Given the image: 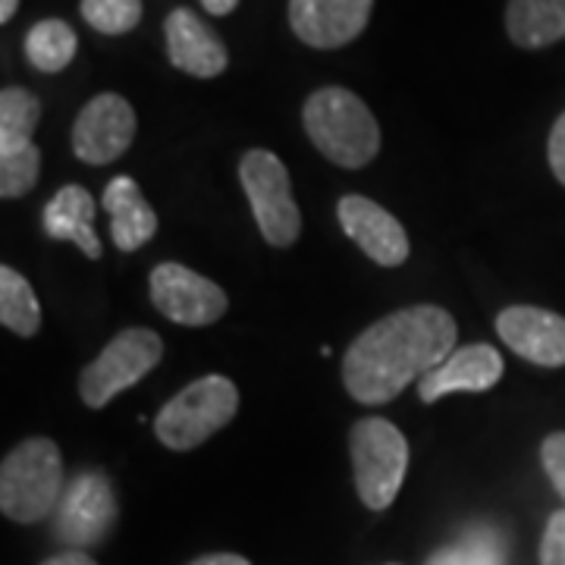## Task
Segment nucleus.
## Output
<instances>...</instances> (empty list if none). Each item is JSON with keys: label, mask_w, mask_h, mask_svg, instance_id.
<instances>
[{"label": "nucleus", "mask_w": 565, "mask_h": 565, "mask_svg": "<svg viewBox=\"0 0 565 565\" xmlns=\"http://www.w3.org/2000/svg\"><path fill=\"white\" fill-rule=\"evenodd\" d=\"M459 327L440 305H412L371 323L343 359V384L362 405L396 399L456 352Z\"/></svg>", "instance_id": "nucleus-1"}, {"label": "nucleus", "mask_w": 565, "mask_h": 565, "mask_svg": "<svg viewBox=\"0 0 565 565\" xmlns=\"http://www.w3.org/2000/svg\"><path fill=\"white\" fill-rule=\"evenodd\" d=\"M302 122L323 158L345 170L367 167L381 151V126L374 114L355 92L340 85L318 88L305 102Z\"/></svg>", "instance_id": "nucleus-2"}, {"label": "nucleus", "mask_w": 565, "mask_h": 565, "mask_svg": "<svg viewBox=\"0 0 565 565\" xmlns=\"http://www.w3.org/2000/svg\"><path fill=\"white\" fill-rule=\"evenodd\" d=\"M63 500V456L54 440L32 437L0 465V512L32 525L57 512Z\"/></svg>", "instance_id": "nucleus-3"}, {"label": "nucleus", "mask_w": 565, "mask_h": 565, "mask_svg": "<svg viewBox=\"0 0 565 565\" xmlns=\"http://www.w3.org/2000/svg\"><path fill=\"white\" fill-rule=\"evenodd\" d=\"M236 412H239L236 384L221 374H207L163 405L154 418V434L167 449L189 452L233 422Z\"/></svg>", "instance_id": "nucleus-4"}, {"label": "nucleus", "mask_w": 565, "mask_h": 565, "mask_svg": "<svg viewBox=\"0 0 565 565\" xmlns=\"http://www.w3.org/2000/svg\"><path fill=\"white\" fill-rule=\"evenodd\" d=\"M355 490L367 509H386L399 497L408 471V444L403 430L386 418H364L349 437Z\"/></svg>", "instance_id": "nucleus-5"}, {"label": "nucleus", "mask_w": 565, "mask_h": 565, "mask_svg": "<svg viewBox=\"0 0 565 565\" xmlns=\"http://www.w3.org/2000/svg\"><path fill=\"white\" fill-rule=\"evenodd\" d=\"M239 180L264 239L277 248L296 243L302 233V214L292 202L286 163L267 148H252L239 163Z\"/></svg>", "instance_id": "nucleus-6"}, {"label": "nucleus", "mask_w": 565, "mask_h": 565, "mask_svg": "<svg viewBox=\"0 0 565 565\" xmlns=\"http://www.w3.org/2000/svg\"><path fill=\"white\" fill-rule=\"evenodd\" d=\"M41 102L20 85L0 92V195L22 199L35 189L41 173V151L32 141L39 129Z\"/></svg>", "instance_id": "nucleus-7"}, {"label": "nucleus", "mask_w": 565, "mask_h": 565, "mask_svg": "<svg viewBox=\"0 0 565 565\" xmlns=\"http://www.w3.org/2000/svg\"><path fill=\"white\" fill-rule=\"evenodd\" d=\"M163 359L161 337L148 327H129L104 345V352L82 371L79 396L88 408H104L122 390L136 386Z\"/></svg>", "instance_id": "nucleus-8"}, {"label": "nucleus", "mask_w": 565, "mask_h": 565, "mask_svg": "<svg viewBox=\"0 0 565 565\" xmlns=\"http://www.w3.org/2000/svg\"><path fill=\"white\" fill-rule=\"evenodd\" d=\"M151 302L163 318L182 327H207L226 315V292L185 264H158L151 270Z\"/></svg>", "instance_id": "nucleus-9"}, {"label": "nucleus", "mask_w": 565, "mask_h": 565, "mask_svg": "<svg viewBox=\"0 0 565 565\" xmlns=\"http://www.w3.org/2000/svg\"><path fill=\"white\" fill-rule=\"evenodd\" d=\"M117 522V497L102 471H82L73 484L63 490L54 519V537L63 544L95 546L107 537Z\"/></svg>", "instance_id": "nucleus-10"}, {"label": "nucleus", "mask_w": 565, "mask_h": 565, "mask_svg": "<svg viewBox=\"0 0 565 565\" xmlns=\"http://www.w3.org/2000/svg\"><path fill=\"white\" fill-rule=\"evenodd\" d=\"M136 139V110L122 95L104 92L79 110L73 122V151L85 163H114Z\"/></svg>", "instance_id": "nucleus-11"}, {"label": "nucleus", "mask_w": 565, "mask_h": 565, "mask_svg": "<svg viewBox=\"0 0 565 565\" xmlns=\"http://www.w3.org/2000/svg\"><path fill=\"white\" fill-rule=\"evenodd\" d=\"M371 10L374 0H289V25L308 47L333 51L362 35Z\"/></svg>", "instance_id": "nucleus-12"}, {"label": "nucleus", "mask_w": 565, "mask_h": 565, "mask_svg": "<svg viewBox=\"0 0 565 565\" xmlns=\"http://www.w3.org/2000/svg\"><path fill=\"white\" fill-rule=\"evenodd\" d=\"M337 217L345 236L362 248L364 255L381 267H399L408 258V236L403 223L396 221L386 207L364 199L345 195L337 204Z\"/></svg>", "instance_id": "nucleus-13"}, {"label": "nucleus", "mask_w": 565, "mask_h": 565, "mask_svg": "<svg viewBox=\"0 0 565 565\" xmlns=\"http://www.w3.org/2000/svg\"><path fill=\"white\" fill-rule=\"evenodd\" d=\"M497 333L525 362L541 364V367L565 364V318L556 311L534 308V305H512L500 311Z\"/></svg>", "instance_id": "nucleus-14"}, {"label": "nucleus", "mask_w": 565, "mask_h": 565, "mask_svg": "<svg viewBox=\"0 0 565 565\" xmlns=\"http://www.w3.org/2000/svg\"><path fill=\"white\" fill-rule=\"evenodd\" d=\"M163 32H167V57L182 73H189L195 79H214L226 70V63H230L226 44L189 7H177L163 22Z\"/></svg>", "instance_id": "nucleus-15"}, {"label": "nucleus", "mask_w": 565, "mask_h": 565, "mask_svg": "<svg viewBox=\"0 0 565 565\" xmlns=\"http://www.w3.org/2000/svg\"><path fill=\"white\" fill-rule=\"evenodd\" d=\"M503 377V355L493 345L475 343L456 349L440 367L424 374L418 381V396L424 403H437L446 393H484L500 384Z\"/></svg>", "instance_id": "nucleus-16"}, {"label": "nucleus", "mask_w": 565, "mask_h": 565, "mask_svg": "<svg viewBox=\"0 0 565 565\" xmlns=\"http://www.w3.org/2000/svg\"><path fill=\"white\" fill-rule=\"evenodd\" d=\"M95 211L98 204L82 185H63L61 192L44 204V233L51 239L79 245L82 255L98 262L104 255L102 239L95 233Z\"/></svg>", "instance_id": "nucleus-17"}, {"label": "nucleus", "mask_w": 565, "mask_h": 565, "mask_svg": "<svg viewBox=\"0 0 565 565\" xmlns=\"http://www.w3.org/2000/svg\"><path fill=\"white\" fill-rule=\"evenodd\" d=\"M104 207L110 214V236L120 252H136L158 233V214L145 202L132 177H114L104 189Z\"/></svg>", "instance_id": "nucleus-18"}, {"label": "nucleus", "mask_w": 565, "mask_h": 565, "mask_svg": "<svg viewBox=\"0 0 565 565\" xmlns=\"http://www.w3.org/2000/svg\"><path fill=\"white\" fill-rule=\"evenodd\" d=\"M505 32L522 51H541L565 39V0H509Z\"/></svg>", "instance_id": "nucleus-19"}, {"label": "nucleus", "mask_w": 565, "mask_h": 565, "mask_svg": "<svg viewBox=\"0 0 565 565\" xmlns=\"http://www.w3.org/2000/svg\"><path fill=\"white\" fill-rule=\"evenodd\" d=\"M79 51L76 32L63 20H41L25 35V57L39 73H63Z\"/></svg>", "instance_id": "nucleus-20"}, {"label": "nucleus", "mask_w": 565, "mask_h": 565, "mask_svg": "<svg viewBox=\"0 0 565 565\" xmlns=\"http://www.w3.org/2000/svg\"><path fill=\"white\" fill-rule=\"evenodd\" d=\"M0 321L17 337H35L41 327V308L29 280L10 264L0 267Z\"/></svg>", "instance_id": "nucleus-21"}, {"label": "nucleus", "mask_w": 565, "mask_h": 565, "mask_svg": "<svg viewBox=\"0 0 565 565\" xmlns=\"http://www.w3.org/2000/svg\"><path fill=\"white\" fill-rule=\"evenodd\" d=\"M427 565H505V544L493 527H471L456 544L437 550Z\"/></svg>", "instance_id": "nucleus-22"}, {"label": "nucleus", "mask_w": 565, "mask_h": 565, "mask_svg": "<svg viewBox=\"0 0 565 565\" xmlns=\"http://www.w3.org/2000/svg\"><path fill=\"white\" fill-rule=\"evenodd\" d=\"M82 20L102 35H126L141 20V0H82Z\"/></svg>", "instance_id": "nucleus-23"}, {"label": "nucleus", "mask_w": 565, "mask_h": 565, "mask_svg": "<svg viewBox=\"0 0 565 565\" xmlns=\"http://www.w3.org/2000/svg\"><path fill=\"white\" fill-rule=\"evenodd\" d=\"M541 465H544L546 478L556 487V493L565 500V430L546 437L541 446Z\"/></svg>", "instance_id": "nucleus-24"}, {"label": "nucleus", "mask_w": 565, "mask_h": 565, "mask_svg": "<svg viewBox=\"0 0 565 565\" xmlns=\"http://www.w3.org/2000/svg\"><path fill=\"white\" fill-rule=\"evenodd\" d=\"M541 565H565V509L553 512L541 541Z\"/></svg>", "instance_id": "nucleus-25"}, {"label": "nucleus", "mask_w": 565, "mask_h": 565, "mask_svg": "<svg viewBox=\"0 0 565 565\" xmlns=\"http://www.w3.org/2000/svg\"><path fill=\"white\" fill-rule=\"evenodd\" d=\"M546 158H550V170L553 177L565 185V114L553 122L550 129V141H546Z\"/></svg>", "instance_id": "nucleus-26"}, {"label": "nucleus", "mask_w": 565, "mask_h": 565, "mask_svg": "<svg viewBox=\"0 0 565 565\" xmlns=\"http://www.w3.org/2000/svg\"><path fill=\"white\" fill-rule=\"evenodd\" d=\"M189 565H252L245 556H236V553H211V556H199L195 563Z\"/></svg>", "instance_id": "nucleus-27"}, {"label": "nucleus", "mask_w": 565, "mask_h": 565, "mask_svg": "<svg viewBox=\"0 0 565 565\" xmlns=\"http://www.w3.org/2000/svg\"><path fill=\"white\" fill-rule=\"evenodd\" d=\"M41 565H98L92 556H85L82 550H70V553H61V556H51L47 563Z\"/></svg>", "instance_id": "nucleus-28"}, {"label": "nucleus", "mask_w": 565, "mask_h": 565, "mask_svg": "<svg viewBox=\"0 0 565 565\" xmlns=\"http://www.w3.org/2000/svg\"><path fill=\"white\" fill-rule=\"evenodd\" d=\"M239 0H202V7L211 13V17H230L236 10Z\"/></svg>", "instance_id": "nucleus-29"}, {"label": "nucleus", "mask_w": 565, "mask_h": 565, "mask_svg": "<svg viewBox=\"0 0 565 565\" xmlns=\"http://www.w3.org/2000/svg\"><path fill=\"white\" fill-rule=\"evenodd\" d=\"M20 10V0H0V22H10Z\"/></svg>", "instance_id": "nucleus-30"}, {"label": "nucleus", "mask_w": 565, "mask_h": 565, "mask_svg": "<svg viewBox=\"0 0 565 565\" xmlns=\"http://www.w3.org/2000/svg\"><path fill=\"white\" fill-rule=\"evenodd\" d=\"M390 565H396V563H390Z\"/></svg>", "instance_id": "nucleus-31"}]
</instances>
